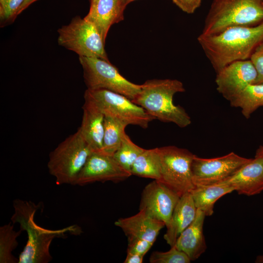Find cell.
Wrapping results in <instances>:
<instances>
[{"label":"cell","instance_id":"obj_1","mask_svg":"<svg viewBox=\"0 0 263 263\" xmlns=\"http://www.w3.org/2000/svg\"><path fill=\"white\" fill-rule=\"evenodd\" d=\"M198 41L217 73L228 64L250 58L263 42V22L251 27H232L215 35L200 34Z\"/></svg>","mask_w":263,"mask_h":263},{"label":"cell","instance_id":"obj_2","mask_svg":"<svg viewBox=\"0 0 263 263\" xmlns=\"http://www.w3.org/2000/svg\"><path fill=\"white\" fill-rule=\"evenodd\" d=\"M15 212L11 221L19 223L20 229L27 232L28 240L19 258V263H47L52 260L49 248L53 240L64 238L68 233L79 234L80 228L75 225L58 230H50L38 225L34 216L38 207L34 203L19 199L13 203Z\"/></svg>","mask_w":263,"mask_h":263},{"label":"cell","instance_id":"obj_3","mask_svg":"<svg viewBox=\"0 0 263 263\" xmlns=\"http://www.w3.org/2000/svg\"><path fill=\"white\" fill-rule=\"evenodd\" d=\"M141 90L132 101L148 114L164 122H171L183 128L191 123L185 110L173 102L175 94L185 91L177 79H150L141 85Z\"/></svg>","mask_w":263,"mask_h":263},{"label":"cell","instance_id":"obj_4","mask_svg":"<svg viewBox=\"0 0 263 263\" xmlns=\"http://www.w3.org/2000/svg\"><path fill=\"white\" fill-rule=\"evenodd\" d=\"M263 22V0H213L201 34H219L232 27H251Z\"/></svg>","mask_w":263,"mask_h":263},{"label":"cell","instance_id":"obj_5","mask_svg":"<svg viewBox=\"0 0 263 263\" xmlns=\"http://www.w3.org/2000/svg\"><path fill=\"white\" fill-rule=\"evenodd\" d=\"M94 151L79 131L69 135L52 151L47 168L57 185H75L77 177Z\"/></svg>","mask_w":263,"mask_h":263},{"label":"cell","instance_id":"obj_6","mask_svg":"<svg viewBox=\"0 0 263 263\" xmlns=\"http://www.w3.org/2000/svg\"><path fill=\"white\" fill-rule=\"evenodd\" d=\"M79 61L88 89L109 90L122 94L132 101L140 92L141 85L125 78L109 61L84 56H79Z\"/></svg>","mask_w":263,"mask_h":263},{"label":"cell","instance_id":"obj_7","mask_svg":"<svg viewBox=\"0 0 263 263\" xmlns=\"http://www.w3.org/2000/svg\"><path fill=\"white\" fill-rule=\"evenodd\" d=\"M59 45L74 52L79 56L100 58L109 61L104 41L95 25L84 18H74L57 30Z\"/></svg>","mask_w":263,"mask_h":263},{"label":"cell","instance_id":"obj_8","mask_svg":"<svg viewBox=\"0 0 263 263\" xmlns=\"http://www.w3.org/2000/svg\"><path fill=\"white\" fill-rule=\"evenodd\" d=\"M84 98L94 103L105 116L116 118L127 125L146 129L150 122L156 119L126 96L109 90L87 89Z\"/></svg>","mask_w":263,"mask_h":263},{"label":"cell","instance_id":"obj_9","mask_svg":"<svg viewBox=\"0 0 263 263\" xmlns=\"http://www.w3.org/2000/svg\"><path fill=\"white\" fill-rule=\"evenodd\" d=\"M162 182L180 197L196 187L192 173L194 154L188 150L174 146L159 148Z\"/></svg>","mask_w":263,"mask_h":263},{"label":"cell","instance_id":"obj_10","mask_svg":"<svg viewBox=\"0 0 263 263\" xmlns=\"http://www.w3.org/2000/svg\"><path fill=\"white\" fill-rule=\"evenodd\" d=\"M251 159L234 152L213 158H201L195 155L192 163L194 184L200 187L218 184L231 176Z\"/></svg>","mask_w":263,"mask_h":263},{"label":"cell","instance_id":"obj_11","mask_svg":"<svg viewBox=\"0 0 263 263\" xmlns=\"http://www.w3.org/2000/svg\"><path fill=\"white\" fill-rule=\"evenodd\" d=\"M131 175L113 156L99 151H93L80 172L75 185L82 186L96 182L117 183Z\"/></svg>","mask_w":263,"mask_h":263},{"label":"cell","instance_id":"obj_12","mask_svg":"<svg viewBox=\"0 0 263 263\" xmlns=\"http://www.w3.org/2000/svg\"><path fill=\"white\" fill-rule=\"evenodd\" d=\"M180 196L162 182L154 180L143 190L139 210L168 224Z\"/></svg>","mask_w":263,"mask_h":263},{"label":"cell","instance_id":"obj_13","mask_svg":"<svg viewBox=\"0 0 263 263\" xmlns=\"http://www.w3.org/2000/svg\"><path fill=\"white\" fill-rule=\"evenodd\" d=\"M257 76L250 59L233 62L217 73V90L230 102L248 86L254 84Z\"/></svg>","mask_w":263,"mask_h":263},{"label":"cell","instance_id":"obj_14","mask_svg":"<svg viewBox=\"0 0 263 263\" xmlns=\"http://www.w3.org/2000/svg\"><path fill=\"white\" fill-rule=\"evenodd\" d=\"M216 184L231 187L239 194H260L263 191V157L255 156L231 176Z\"/></svg>","mask_w":263,"mask_h":263},{"label":"cell","instance_id":"obj_15","mask_svg":"<svg viewBox=\"0 0 263 263\" xmlns=\"http://www.w3.org/2000/svg\"><path fill=\"white\" fill-rule=\"evenodd\" d=\"M89 11L84 17L97 29L105 42L109 30L124 19L125 8L120 0H90Z\"/></svg>","mask_w":263,"mask_h":263},{"label":"cell","instance_id":"obj_16","mask_svg":"<svg viewBox=\"0 0 263 263\" xmlns=\"http://www.w3.org/2000/svg\"><path fill=\"white\" fill-rule=\"evenodd\" d=\"M114 225L121 228L127 238H139L153 243L161 229L166 226L163 222L143 210L132 216L119 218Z\"/></svg>","mask_w":263,"mask_h":263},{"label":"cell","instance_id":"obj_17","mask_svg":"<svg viewBox=\"0 0 263 263\" xmlns=\"http://www.w3.org/2000/svg\"><path fill=\"white\" fill-rule=\"evenodd\" d=\"M206 216L203 211L197 208L195 219L181 233L174 245L184 252L191 261L198 259L207 248L203 233Z\"/></svg>","mask_w":263,"mask_h":263},{"label":"cell","instance_id":"obj_18","mask_svg":"<svg viewBox=\"0 0 263 263\" xmlns=\"http://www.w3.org/2000/svg\"><path fill=\"white\" fill-rule=\"evenodd\" d=\"M81 124L78 129L94 151L102 148L104 132V114L92 102L84 99Z\"/></svg>","mask_w":263,"mask_h":263},{"label":"cell","instance_id":"obj_19","mask_svg":"<svg viewBox=\"0 0 263 263\" xmlns=\"http://www.w3.org/2000/svg\"><path fill=\"white\" fill-rule=\"evenodd\" d=\"M196 207L190 192L182 195L176 204L170 219L166 226L164 238L170 247L173 246L181 233L193 222L196 216Z\"/></svg>","mask_w":263,"mask_h":263},{"label":"cell","instance_id":"obj_20","mask_svg":"<svg viewBox=\"0 0 263 263\" xmlns=\"http://www.w3.org/2000/svg\"><path fill=\"white\" fill-rule=\"evenodd\" d=\"M234 191V188L228 186L214 184L196 187L190 192L196 207L203 211L206 216H209L214 212L216 202L222 196Z\"/></svg>","mask_w":263,"mask_h":263},{"label":"cell","instance_id":"obj_21","mask_svg":"<svg viewBox=\"0 0 263 263\" xmlns=\"http://www.w3.org/2000/svg\"><path fill=\"white\" fill-rule=\"evenodd\" d=\"M161 160L159 148L144 150L133 163L131 173L141 177L160 180Z\"/></svg>","mask_w":263,"mask_h":263},{"label":"cell","instance_id":"obj_22","mask_svg":"<svg viewBox=\"0 0 263 263\" xmlns=\"http://www.w3.org/2000/svg\"><path fill=\"white\" fill-rule=\"evenodd\" d=\"M229 102L232 107L240 108L243 116L248 119L256 110L263 106V84L248 86Z\"/></svg>","mask_w":263,"mask_h":263},{"label":"cell","instance_id":"obj_23","mask_svg":"<svg viewBox=\"0 0 263 263\" xmlns=\"http://www.w3.org/2000/svg\"><path fill=\"white\" fill-rule=\"evenodd\" d=\"M104 124L103 145L99 151L113 156L121 144L127 125L110 116H105Z\"/></svg>","mask_w":263,"mask_h":263},{"label":"cell","instance_id":"obj_24","mask_svg":"<svg viewBox=\"0 0 263 263\" xmlns=\"http://www.w3.org/2000/svg\"><path fill=\"white\" fill-rule=\"evenodd\" d=\"M22 230L16 231L11 223L0 227V263H18L19 259L12 254L18 245V237Z\"/></svg>","mask_w":263,"mask_h":263},{"label":"cell","instance_id":"obj_25","mask_svg":"<svg viewBox=\"0 0 263 263\" xmlns=\"http://www.w3.org/2000/svg\"><path fill=\"white\" fill-rule=\"evenodd\" d=\"M144 150L134 143L125 133L119 148L113 156L122 168L131 173L133 163Z\"/></svg>","mask_w":263,"mask_h":263},{"label":"cell","instance_id":"obj_26","mask_svg":"<svg viewBox=\"0 0 263 263\" xmlns=\"http://www.w3.org/2000/svg\"><path fill=\"white\" fill-rule=\"evenodd\" d=\"M150 263H189L188 257L175 246L166 252L154 251L149 259Z\"/></svg>","mask_w":263,"mask_h":263},{"label":"cell","instance_id":"obj_27","mask_svg":"<svg viewBox=\"0 0 263 263\" xmlns=\"http://www.w3.org/2000/svg\"><path fill=\"white\" fill-rule=\"evenodd\" d=\"M25 0H0V25L3 27L13 22Z\"/></svg>","mask_w":263,"mask_h":263},{"label":"cell","instance_id":"obj_28","mask_svg":"<svg viewBox=\"0 0 263 263\" xmlns=\"http://www.w3.org/2000/svg\"><path fill=\"white\" fill-rule=\"evenodd\" d=\"M249 58L257 74L254 84H263V42L255 49Z\"/></svg>","mask_w":263,"mask_h":263},{"label":"cell","instance_id":"obj_29","mask_svg":"<svg viewBox=\"0 0 263 263\" xmlns=\"http://www.w3.org/2000/svg\"><path fill=\"white\" fill-rule=\"evenodd\" d=\"M127 253L137 254L142 256L147 253L154 244L139 238H127Z\"/></svg>","mask_w":263,"mask_h":263},{"label":"cell","instance_id":"obj_30","mask_svg":"<svg viewBox=\"0 0 263 263\" xmlns=\"http://www.w3.org/2000/svg\"><path fill=\"white\" fill-rule=\"evenodd\" d=\"M203 0H172L182 11L187 14H193L199 7Z\"/></svg>","mask_w":263,"mask_h":263},{"label":"cell","instance_id":"obj_31","mask_svg":"<svg viewBox=\"0 0 263 263\" xmlns=\"http://www.w3.org/2000/svg\"><path fill=\"white\" fill-rule=\"evenodd\" d=\"M144 256L137 254L127 253L124 263H142Z\"/></svg>","mask_w":263,"mask_h":263},{"label":"cell","instance_id":"obj_32","mask_svg":"<svg viewBox=\"0 0 263 263\" xmlns=\"http://www.w3.org/2000/svg\"><path fill=\"white\" fill-rule=\"evenodd\" d=\"M38 0H25L21 6L19 11V15L25 10L27 7L31 5L32 3Z\"/></svg>","mask_w":263,"mask_h":263},{"label":"cell","instance_id":"obj_33","mask_svg":"<svg viewBox=\"0 0 263 263\" xmlns=\"http://www.w3.org/2000/svg\"><path fill=\"white\" fill-rule=\"evenodd\" d=\"M255 156H262L263 157V145L260 146L257 150Z\"/></svg>","mask_w":263,"mask_h":263},{"label":"cell","instance_id":"obj_34","mask_svg":"<svg viewBox=\"0 0 263 263\" xmlns=\"http://www.w3.org/2000/svg\"><path fill=\"white\" fill-rule=\"evenodd\" d=\"M255 262L256 263H263V254L257 256Z\"/></svg>","mask_w":263,"mask_h":263},{"label":"cell","instance_id":"obj_35","mask_svg":"<svg viewBox=\"0 0 263 263\" xmlns=\"http://www.w3.org/2000/svg\"><path fill=\"white\" fill-rule=\"evenodd\" d=\"M135 0H120L123 6L125 8L127 6V5L130 3V2L134 1Z\"/></svg>","mask_w":263,"mask_h":263},{"label":"cell","instance_id":"obj_36","mask_svg":"<svg viewBox=\"0 0 263 263\" xmlns=\"http://www.w3.org/2000/svg\"></svg>","mask_w":263,"mask_h":263}]
</instances>
